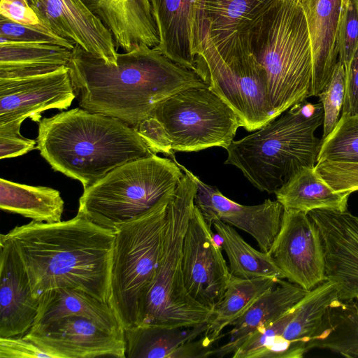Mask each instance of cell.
<instances>
[{
  "mask_svg": "<svg viewBox=\"0 0 358 358\" xmlns=\"http://www.w3.org/2000/svg\"><path fill=\"white\" fill-rule=\"evenodd\" d=\"M67 66L80 108L134 129L173 94L208 87L194 71L145 44L119 53L115 64L76 45Z\"/></svg>",
  "mask_w": 358,
  "mask_h": 358,
  "instance_id": "obj_1",
  "label": "cell"
},
{
  "mask_svg": "<svg viewBox=\"0 0 358 358\" xmlns=\"http://www.w3.org/2000/svg\"><path fill=\"white\" fill-rule=\"evenodd\" d=\"M6 234L24 265L36 299L51 289L71 288L108 302L115 231L77 213L54 223L32 220Z\"/></svg>",
  "mask_w": 358,
  "mask_h": 358,
  "instance_id": "obj_2",
  "label": "cell"
},
{
  "mask_svg": "<svg viewBox=\"0 0 358 358\" xmlns=\"http://www.w3.org/2000/svg\"><path fill=\"white\" fill-rule=\"evenodd\" d=\"M36 141L52 169L84 189L122 164L155 155L136 129L81 108L41 119Z\"/></svg>",
  "mask_w": 358,
  "mask_h": 358,
  "instance_id": "obj_3",
  "label": "cell"
},
{
  "mask_svg": "<svg viewBox=\"0 0 358 358\" xmlns=\"http://www.w3.org/2000/svg\"><path fill=\"white\" fill-rule=\"evenodd\" d=\"M321 103H297L256 131L233 141L225 164L238 168L257 189L275 194L305 166H315L322 139L315 135L323 122Z\"/></svg>",
  "mask_w": 358,
  "mask_h": 358,
  "instance_id": "obj_4",
  "label": "cell"
},
{
  "mask_svg": "<svg viewBox=\"0 0 358 358\" xmlns=\"http://www.w3.org/2000/svg\"><path fill=\"white\" fill-rule=\"evenodd\" d=\"M251 45L266 73L275 117L313 96L311 44L301 6L279 0L252 31Z\"/></svg>",
  "mask_w": 358,
  "mask_h": 358,
  "instance_id": "obj_5",
  "label": "cell"
},
{
  "mask_svg": "<svg viewBox=\"0 0 358 358\" xmlns=\"http://www.w3.org/2000/svg\"><path fill=\"white\" fill-rule=\"evenodd\" d=\"M241 127L235 112L208 87L181 90L159 103L136 129L155 154L227 149Z\"/></svg>",
  "mask_w": 358,
  "mask_h": 358,
  "instance_id": "obj_6",
  "label": "cell"
},
{
  "mask_svg": "<svg viewBox=\"0 0 358 358\" xmlns=\"http://www.w3.org/2000/svg\"><path fill=\"white\" fill-rule=\"evenodd\" d=\"M251 33L213 40L203 30L194 38L197 75L249 131L275 118L265 71L252 52Z\"/></svg>",
  "mask_w": 358,
  "mask_h": 358,
  "instance_id": "obj_7",
  "label": "cell"
},
{
  "mask_svg": "<svg viewBox=\"0 0 358 358\" xmlns=\"http://www.w3.org/2000/svg\"><path fill=\"white\" fill-rule=\"evenodd\" d=\"M184 175L175 160L156 154L129 162L84 189L78 213L115 231L169 203Z\"/></svg>",
  "mask_w": 358,
  "mask_h": 358,
  "instance_id": "obj_8",
  "label": "cell"
},
{
  "mask_svg": "<svg viewBox=\"0 0 358 358\" xmlns=\"http://www.w3.org/2000/svg\"><path fill=\"white\" fill-rule=\"evenodd\" d=\"M176 163L185 175L168 206L162 253L138 325L194 327L208 322L213 313L195 301L185 286L183 243L198 186L194 174Z\"/></svg>",
  "mask_w": 358,
  "mask_h": 358,
  "instance_id": "obj_9",
  "label": "cell"
},
{
  "mask_svg": "<svg viewBox=\"0 0 358 358\" xmlns=\"http://www.w3.org/2000/svg\"><path fill=\"white\" fill-rule=\"evenodd\" d=\"M169 203L115 230L108 303L124 329L138 325L162 253Z\"/></svg>",
  "mask_w": 358,
  "mask_h": 358,
  "instance_id": "obj_10",
  "label": "cell"
},
{
  "mask_svg": "<svg viewBox=\"0 0 358 358\" xmlns=\"http://www.w3.org/2000/svg\"><path fill=\"white\" fill-rule=\"evenodd\" d=\"M76 98L69 69L0 79V134H20L28 117L39 122L50 109H67Z\"/></svg>",
  "mask_w": 358,
  "mask_h": 358,
  "instance_id": "obj_11",
  "label": "cell"
},
{
  "mask_svg": "<svg viewBox=\"0 0 358 358\" xmlns=\"http://www.w3.org/2000/svg\"><path fill=\"white\" fill-rule=\"evenodd\" d=\"M210 227L195 205L184 238L182 272L190 296L213 312L231 274Z\"/></svg>",
  "mask_w": 358,
  "mask_h": 358,
  "instance_id": "obj_12",
  "label": "cell"
},
{
  "mask_svg": "<svg viewBox=\"0 0 358 358\" xmlns=\"http://www.w3.org/2000/svg\"><path fill=\"white\" fill-rule=\"evenodd\" d=\"M268 253L289 282L311 290L325 281V256L319 229L308 213L284 210Z\"/></svg>",
  "mask_w": 358,
  "mask_h": 358,
  "instance_id": "obj_13",
  "label": "cell"
},
{
  "mask_svg": "<svg viewBox=\"0 0 358 358\" xmlns=\"http://www.w3.org/2000/svg\"><path fill=\"white\" fill-rule=\"evenodd\" d=\"M22 336L54 358H126L124 333L113 332L83 317L36 324Z\"/></svg>",
  "mask_w": 358,
  "mask_h": 358,
  "instance_id": "obj_14",
  "label": "cell"
},
{
  "mask_svg": "<svg viewBox=\"0 0 358 358\" xmlns=\"http://www.w3.org/2000/svg\"><path fill=\"white\" fill-rule=\"evenodd\" d=\"M308 214L323 243L326 279L336 285L339 299H358V217L328 209Z\"/></svg>",
  "mask_w": 358,
  "mask_h": 358,
  "instance_id": "obj_15",
  "label": "cell"
},
{
  "mask_svg": "<svg viewBox=\"0 0 358 358\" xmlns=\"http://www.w3.org/2000/svg\"><path fill=\"white\" fill-rule=\"evenodd\" d=\"M45 28L107 63L116 64L113 35L83 0H28Z\"/></svg>",
  "mask_w": 358,
  "mask_h": 358,
  "instance_id": "obj_16",
  "label": "cell"
},
{
  "mask_svg": "<svg viewBox=\"0 0 358 358\" xmlns=\"http://www.w3.org/2000/svg\"><path fill=\"white\" fill-rule=\"evenodd\" d=\"M193 176L198 186L194 203L208 224L212 226L213 221L219 220L241 229L257 241L262 251L268 252L280 228L282 204L266 199L257 205H242Z\"/></svg>",
  "mask_w": 358,
  "mask_h": 358,
  "instance_id": "obj_17",
  "label": "cell"
},
{
  "mask_svg": "<svg viewBox=\"0 0 358 358\" xmlns=\"http://www.w3.org/2000/svg\"><path fill=\"white\" fill-rule=\"evenodd\" d=\"M38 306L17 251L6 234H1L0 337L24 336L34 323Z\"/></svg>",
  "mask_w": 358,
  "mask_h": 358,
  "instance_id": "obj_18",
  "label": "cell"
},
{
  "mask_svg": "<svg viewBox=\"0 0 358 358\" xmlns=\"http://www.w3.org/2000/svg\"><path fill=\"white\" fill-rule=\"evenodd\" d=\"M279 0H194L193 34L213 40L251 33ZM195 43V41H194Z\"/></svg>",
  "mask_w": 358,
  "mask_h": 358,
  "instance_id": "obj_19",
  "label": "cell"
},
{
  "mask_svg": "<svg viewBox=\"0 0 358 358\" xmlns=\"http://www.w3.org/2000/svg\"><path fill=\"white\" fill-rule=\"evenodd\" d=\"M150 1L159 35V43L155 48L196 73L193 34L194 0Z\"/></svg>",
  "mask_w": 358,
  "mask_h": 358,
  "instance_id": "obj_20",
  "label": "cell"
},
{
  "mask_svg": "<svg viewBox=\"0 0 358 358\" xmlns=\"http://www.w3.org/2000/svg\"><path fill=\"white\" fill-rule=\"evenodd\" d=\"M341 4V0H310L302 8L312 50L313 96H317L329 82L338 61L336 38Z\"/></svg>",
  "mask_w": 358,
  "mask_h": 358,
  "instance_id": "obj_21",
  "label": "cell"
},
{
  "mask_svg": "<svg viewBox=\"0 0 358 358\" xmlns=\"http://www.w3.org/2000/svg\"><path fill=\"white\" fill-rule=\"evenodd\" d=\"M308 292L288 280H280L231 324L234 328L229 333L228 341L215 348L213 355L223 357L234 353L257 328L280 317L295 306Z\"/></svg>",
  "mask_w": 358,
  "mask_h": 358,
  "instance_id": "obj_22",
  "label": "cell"
},
{
  "mask_svg": "<svg viewBox=\"0 0 358 358\" xmlns=\"http://www.w3.org/2000/svg\"><path fill=\"white\" fill-rule=\"evenodd\" d=\"M68 316L85 317L110 331L124 333L122 326L108 303L87 292L71 288H57L43 293L38 298L33 326Z\"/></svg>",
  "mask_w": 358,
  "mask_h": 358,
  "instance_id": "obj_23",
  "label": "cell"
},
{
  "mask_svg": "<svg viewBox=\"0 0 358 358\" xmlns=\"http://www.w3.org/2000/svg\"><path fill=\"white\" fill-rule=\"evenodd\" d=\"M275 194L284 210L308 213L316 209L346 211L350 194L335 191L316 171L315 166H305Z\"/></svg>",
  "mask_w": 358,
  "mask_h": 358,
  "instance_id": "obj_24",
  "label": "cell"
},
{
  "mask_svg": "<svg viewBox=\"0 0 358 358\" xmlns=\"http://www.w3.org/2000/svg\"><path fill=\"white\" fill-rule=\"evenodd\" d=\"M64 206L57 189L0 179V208L3 210L37 222L54 223L62 221Z\"/></svg>",
  "mask_w": 358,
  "mask_h": 358,
  "instance_id": "obj_25",
  "label": "cell"
},
{
  "mask_svg": "<svg viewBox=\"0 0 358 358\" xmlns=\"http://www.w3.org/2000/svg\"><path fill=\"white\" fill-rule=\"evenodd\" d=\"M207 328L208 322L189 327L138 325L124 329L125 357L173 358L180 346L202 336Z\"/></svg>",
  "mask_w": 358,
  "mask_h": 358,
  "instance_id": "obj_26",
  "label": "cell"
},
{
  "mask_svg": "<svg viewBox=\"0 0 358 358\" xmlns=\"http://www.w3.org/2000/svg\"><path fill=\"white\" fill-rule=\"evenodd\" d=\"M324 348L346 357H358V303L337 299L326 309L307 345Z\"/></svg>",
  "mask_w": 358,
  "mask_h": 358,
  "instance_id": "obj_27",
  "label": "cell"
},
{
  "mask_svg": "<svg viewBox=\"0 0 358 358\" xmlns=\"http://www.w3.org/2000/svg\"><path fill=\"white\" fill-rule=\"evenodd\" d=\"M280 280L264 277L243 278L231 275L223 297L208 321L204 334L217 341L226 327L241 317Z\"/></svg>",
  "mask_w": 358,
  "mask_h": 358,
  "instance_id": "obj_28",
  "label": "cell"
},
{
  "mask_svg": "<svg viewBox=\"0 0 358 358\" xmlns=\"http://www.w3.org/2000/svg\"><path fill=\"white\" fill-rule=\"evenodd\" d=\"M212 226L222 240L232 275L243 278L264 277L285 279L269 254L252 248L231 225L215 220Z\"/></svg>",
  "mask_w": 358,
  "mask_h": 358,
  "instance_id": "obj_29",
  "label": "cell"
},
{
  "mask_svg": "<svg viewBox=\"0 0 358 358\" xmlns=\"http://www.w3.org/2000/svg\"><path fill=\"white\" fill-rule=\"evenodd\" d=\"M337 299L336 286L328 280L309 290L298 302L294 315L285 327L282 337L306 353L307 345L326 309Z\"/></svg>",
  "mask_w": 358,
  "mask_h": 358,
  "instance_id": "obj_30",
  "label": "cell"
},
{
  "mask_svg": "<svg viewBox=\"0 0 358 358\" xmlns=\"http://www.w3.org/2000/svg\"><path fill=\"white\" fill-rule=\"evenodd\" d=\"M72 50L60 45L0 38V71L68 66Z\"/></svg>",
  "mask_w": 358,
  "mask_h": 358,
  "instance_id": "obj_31",
  "label": "cell"
},
{
  "mask_svg": "<svg viewBox=\"0 0 358 358\" xmlns=\"http://www.w3.org/2000/svg\"><path fill=\"white\" fill-rule=\"evenodd\" d=\"M110 30L154 29L150 0H83Z\"/></svg>",
  "mask_w": 358,
  "mask_h": 358,
  "instance_id": "obj_32",
  "label": "cell"
},
{
  "mask_svg": "<svg viewBox=\"0 0 358 358\" xmlns=\"http://www.w3.org/2000/svg\"><path fill=\"white\" fill-rule=\"evenodd\" d=\"M358 163V116L342 115L332 131L322 139L317 163Z\"/></svg>",
  "mask_w": 358,
  "mask_h": 358,
  "instance_id": "obj_33",
  "label": "cell"
},
{
  "mask_svg": "<svg viewBox=\"0 0 358 358\" xmlns=\"http://www.w3.org/2000/svg\"><path fill=\"white\" fill-rule=\"evenodd\" d=\"M297 303L278 319L263 324L251 333L234 352L233 358H261L280 336L294 317Z\"/></svg>",
  "mask_w": 358,
  "mask_h": 358,
  "instance_id": "obj_34",
  "label": "cell"
},
{
  "mask_svg": "<svg viewBox=\"0 0 358 358\" xmlns=\"http://www.w3.org/2000/svg\"><path fill=\"white\" fill-rule=\"evenodd\" d=\"M345 90V71L343 64L338 61L329 82L317 95L324 113L322 139L332 131L338 122L343 106Z\"/></svg>",
  "mask_w": 358,
  "mask_h": 358,
  "instance_id": "obj_35",
  "label": "cell"
},
{
  "mask_svg": "<svg viewBox=\"0 0 358 358\" xmlns=\"http://www.w3.org/2000/svg\"><path fill=\"white\" fill-rule=\"evenodd\" d=\"M358 45V3L357 0H341L338 23L336 49L338 61L346 71Z\"/></svg>",
  "mask_w": 358,
  "mask_h": 358,
  "instance_id": "obj_36",
  "label": "cell"
},
{
  "mask_svg": "<svg viewBox=\"0 0 358 358\" xmlns=\"http://www.w3.org/2000/svg\"><path fill=\"white\" fill-rule=\"evenodd\" d=\"M0 38L10 41L48 43L62 46L72 50L76 44L48 29L24 25L3 16L0 17Z\"/></svg>",
  "mask_w": 358,
  "mask_h": 358,
  "instance_id": "obj_37",
  "label": "cell"
},
{
  "mask_svg": "<svg viewBox=\"0 0 358 358\" xmlns=\"http://www.w3.org/2000/svg\"><path fill=\"white\" fill-rule=\"evenodd\" d=\"M315 169L335 191L351 194L358 190V163L324 161L317 163Z\"/></svg>",
  "mask_w": 358,
  "mask_h": 358,
  "instance_id": "obj_38",
  "label": "cell"
},
{
  "mask_svg": "<svg viewBox=\"0 0 358 358\" xmlns=\"http://www.w3.org/2000/svg\"><path fill=\"white\" fill-rule=\"evenodd\" d=\"M1 358H54L24 336L0 337Z\"/></svg>",
  "mask_w": 358,
  "mask_h": 358,
  "instance_id": "obj_39",
  "label": "cell"
},
{
  "mask_svg": "<svg viewBox=\"0 0 358 358\" xmlns=\"http://www.w3.org/2000/svg\"><path fill=\"white\" fill-rule=\"evenodd\" d=\"M0 15L24 25L48 29L28 0H1Z\"/></svg>",
  "mask_w": 358,
  "mask_h": 358,
  "instance_id": "obj_40",
  "label": "cell"
},
{
  "mask_svg": "<svg viewBox=\"0 0 358 358\" xmlns=\"http://www.w3.org/2000/svg\"><path fill=\"white\" fill-rule=\"evenodd\" d=\"M342 115L358 116V45L345 71V90Z\"/></svg>",
  "mask_w": 358,
  "mask_h": 358,
  "instance_id": "obj_41",
  "label": "cell"
},
{
  "mask_svg": "<svg viewBox=\"0 0 358 358\" xmlns=\"http://www.w3.org/2000/svg\"><path fill=\"white\" fill-rule=\"evenodd\" d=\"M37 148V141L20 134H0V159L18 157Z\"/></svg>",
  "mask_w": 358,
  "mask_h": 358,
  "instance_id": "obj_42",
  "label": "cell"
},
{
  "mask_svg": "<svg viewBox=\"0 0 358 358\" xmlns=\"http://www.w3.org/2000/svg\"><path fill=\"white\" fill-rule=\"evenodd\" d=\"M216 340L203 334L197 339L186 342L180 346L173 355V358H206L213 356V347Z\"/></svg>",
  "mask_w": 358,
  "mask_h": 358,
  "instance_id": "obj_43",
  "label": "cell"
},
{
  "mask_svg": "<svg viewBox=\"0 0 358 358\" xmlns=\"http://www.w3.org/2000/svg\"><path fill=\"white\" fill-rule=\"evenodd\" d=\"M287 1H290L295 3H297L303 8L309 2L310 0H287Z\"/></svg>",
  "mask_w": 358,
  "mask_h": 358,
  "instance_id": "obj_44",
  "label": "cell"
},
{
  "mask_svg": "<svg viewBox=\"0 0 358 358\" xmlns=\"http://www.w3.org/2000/svg\"><path fill=\"white\" fill-rule=\"evenodd\" d=\"M357 3H358V0H357Z\"/></svg>",
  "mask_w": 358,
  "mask_h": 358,
  "instance_id": "obj_45",
  "label": "cell"
}]
</instances>
